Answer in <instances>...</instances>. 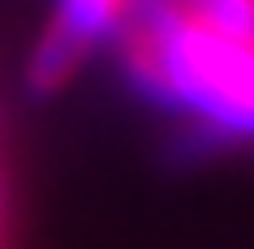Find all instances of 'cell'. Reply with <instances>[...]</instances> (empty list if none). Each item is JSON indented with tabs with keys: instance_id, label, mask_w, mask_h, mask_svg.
I'll return each mask as SVG.
<instances>
[{
	"instance_id": "3957f363",
	"label": "cell",
	"mask_w": 254,
	"mask_h": 249,
	"mask_svg": "<svg viewBox=\"0 0 254 249\" xmlns=\"http://www.w3.org/2000/svg\"><path fill=\"white\" fill-rule=\"evenodd\" d=\"M190 13L198 17L211 35L254 43V0H215V4H194Z\"/></svg>"
},
{
	"instance_id": "6da1fadb",
	"label": "cell",
	"mask_w": 254,
	"mask_h": 249,
	"mask_svg": "<svg viewBox=\"0 0 254 249\" xmlns=\"http://www.w3.org/2000/svg\"><path fill=\"white\" fill-rule=\"evenodd\" d=\"M125 65L160 103L186 107L224 133L254 138V43L211 35L190 9H125Z\"/></svg>"
},
{
	"instance_id": "7a4b0ae2",
	"label": "cell",
	"mask_w": 254,
	"mask_h": 249,
	"mask_svg": "<svg viewBox=\"0 0 254 249\" xmlns=\"http://www.w3.org/2000/svg\"><path fill=\"white\" fill-rule=\"evenodd\" d=\"M125 22L121 4H104V0H78L56 9L52 26L43 30L39 48L30 56V82L39 91H56L65 78H73V69L99 48L104 39H112Z\"/></svg>"
}]
</instances>
